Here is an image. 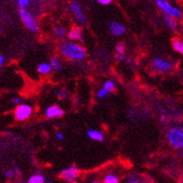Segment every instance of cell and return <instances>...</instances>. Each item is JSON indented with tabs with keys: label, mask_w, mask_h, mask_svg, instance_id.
Instances as JSON below:
<instances>
[{
	"label": "cell",
	"mask_w": 183,
	"mask_h": 183,
	"mask_svg": "<svg viewBox=\"0 0 183 183\" xmlns=\"http://www.w3.org/2000/svg\"><path fill=\"white\" fill-rule=\"evenodd\" d=\"M173 48L179 54H183V43L180 40H175L173 41Z\"/></svg>",
	"instance_id": "obj_18"
},
{
	"label": "cell",
	"mask_w": 183,
	"mask_h": 183,
	"mask_svg": "<svg viewBox=\"0 0 183 183\" xmlns=\"http://www.w3.org/2000/svg\"><path fill=\"white\" fill-rule=\"evenodd\" d=\"M33 108L28 104H20L14 111V117L17 121H25L32 115Z\"/></svg>",
	"instance_id": "obj_5"
},
{
	"label": "cell",
	"mask_w": 183,
	"mask_h": 183,
	"mask_svg": "<svg viewBox=\"0 0 183 183\" xmlns=\"http://www.w3.org/2000/svg\"><path fill=\"white\" fill-rule=\"evenodd\" d=\"M56 138H57L58 140H63V139H64V135H63L62 133H57V134H56Z\"/></svg>",
	"instance_id": "obj_30"
},
{
	"label": "cell",
	"mask_w": 183,
	"mask_h": 183,
	"mask_svg": "<svg viewBox=\"0 0 183 183\" xmlns=\"http://www.w3.org/2000/svg\"><path fill=\"white\" fill-rule=\"evenodd\" d=\"M20 17L22 21V22L25 24L30 31L32 32H37L38 31V24L34 16L31 14L29 11H27L25 9H21L20 10Z\"/></svg>",
	"instance_id": "obj_4"
},
{
	"label": "cell",
	"mask_w": 183,
	"mask_h": 183,
	"mask_svg": "<svg viewBox=\"0 0 183 183\" xmlns=\"http://www.w3.org/2000/svg\"><path fill=\"white\" fill-rule=\"evenodd\" d=\"M70 9L71 11L73 12V14L75 15L76 19L81 22V23H86V18L84 17L83 13H82V10H81V6L78 5L77 2H73L71 3L70 5Z\"/></svg>",
	"instance_id": "obj_9"
},
{
	"label": "cell",
	"mask_w": 183,
	"mask_h": 183,
	"mask_svg": "<svg viewBox=\"0 0 183 183\" xmlns=\"http://www.w3.org/2000/svg\"><path fill=\"white\" fill-rule=\"evenodd\" d=\"M78 173H80V171H78V169L76 166H71V167L64 169L61 172L60 178L65 181L75 182L78 177Z\"/></svg>",
	"instance_id": "obj_6"
},
{
	"label": "cell",
	"mask_w": 183,
	"mask_h": 183,
	"mask_svg": "<svg viewBox=\"0 0 183 183\" xmlns=\"http://www.w3.org/2000/svg\"><path fill=\"white\" fill-rule=\"evenodd\" d=\"M168 142L171 144V146L177 149L182 148L183 146V132L180 128H171L167 133Z\"/></svg>",
	"instance_id": "obj_2"
},
{
	"label": "cell",
	"mask_w": 183,
	"mask_h": 183,
	"mask_svg": "<svg viewBox=\"0 0 183 183\" xmlns=\"http://www.w3.org/2000/svg\"><path fill=\"white\" fill-rule=\"evenodd\" d=\"M103 88L106 89V90L109 92V93H111V92L115 89V83H114V81H108L105 82Z\"/></svg>",
	"instance_id": "obj_20"
},
{
	"label": "cell",
	"mask_w": 183,
	"mask_h": 183,
	"mask_svg": "<svg viewBox=\"0 0 183 183\" xmlns=\"http://www.w3.org/2000/svg\"><path fill=\"white\" fill-rule=\"evenodd\" d=\"M45 181V178L42 175H34L28 179V183H43Z\"/></svg>",
	"instance_id": "obj_15"
},
{
	"label": "cell",
	"mask_w": 183,
	"mask_h": 183,
	"mask_svg": "<svg viewBox=\"0 0 183 183\" xmlns=\"http://www.w3.org/2000/svg\"><path fill=\"white\" fill-rule=\"evenodd\" d=\"M156 4L165 14L172 17L174 19H179L182 16V12L176 7H173L170 5L165 0H156Z\"/></svg>",
	"instance_id": "obj_3"
},
{
	"label": "cell",
	"mask_w": 183,
	"mask_h": 183,
	"mask_svg": "<svg viewBox=\"0 0 183 183\" xmlns=\"http://www.w3.org/2000/svg\"><path fill=\"white\" fill-rule=\"evenodd\" d=\"M4 56L2 55V54H0V67H1V65L4 64Z\"/></svg>",
	"instance_id": "obj_31"
},
{
	"label": "cell",
	"mask_w": 183,
	"mask_h": 183,
	"mask_svg": "<svg viewBox=\"0 0 183 183\" xmlns=\"http://www.w3.org/2000/svg\"><path fill=\"white\" fill-rule=\"evenodd\" d=\"M104 182L105 183H118V182H119V179H118V178L115 175L109 174V175H108L106 178H105Z\"/></svg>",
	"instance_id": "obj_19"
},
{
	"label": "cell",
	"mask_w": 183,
	"mask_h": 183,
	"mask_svg": "<svg viewBox=\"0 0 183 183\" xmlns=\"http://www.w3.org/2000/svg\"><path fill=\"white\" fill-rule=\"evenodd\" d=\"M29 4V0H19L18 1V6L20 9H25Z\"/></svg>",
	"instance_id": "obj_24"
},
{
	"label": "cell",
	"mask_w": 183,
	"mask_h": 183,
	"mask_svg": "<svg viewBox=\"0 0 183 183\" xmlns=\"http://www.w3.org/2000/svg\"><path fill=\"white\" fill-rule=\"evenodd\" d=\"M64 114V110L61 109L59 107L55 106V105H52L46 109L45 110V115L49 119H54L56 117H61Z\"/></svg>",
	"instance_id": "obj_10"
},
{
	"label": "cell",
	"mask_w": 183,
	"mask_h": 183,
	"mask_svg": "<svg viewBox=\"0 0 183 183\" xmlns=\"http://www.w3.org/2000/svg\"><path fill=\"white\" fill-rule=\"evenodd\" d=\"M116 51L118 54H124V51H125V46L122 43H118L116 45Z\"/></svg>",
	"instance_id": "obj_23"
},
{
	"label": "cell",
	"mask_w": 183,
	"mask_h": 183,
	"mask_svg": "<svg viewBox=\"0 0 183 183\" xmlns=\"http://www.w3.org/2000/svg\"><path fill=\"white\" fill-rule=\"evenodd\" d=\"M109 92L106 90V89H104V88H102L101 90H99L98 92H97V97L98 98H100V99H102V98H105V97H107L108 95H109Z\"/></svg>",
	"instance_id": "obj_22"
},
{
	"label": "cell",
	"mask_w": 183,
	"mask_h": 183,
	"mask_svg": "<svg viewBox=\"0 0 183 183\" xmlns=\"http://www.w3.org/2000/svg\"><path fill=\"white\" fill-rule=\"evenodd\" d=\"M54 35L58 38H64L67 36V31H65L63 27H56L54 29Z\"/></svg>",
	"instance_id": "obj_17"
},
{
	"label": "cell",
	"mask_w": 183,
	"mask_h": 183,
	"mask_svg": "<svg viewBox=\"0 0 183 183\" xmlns=\"http://www.w3.org/2000/svg\"><path fill=\"white\" fill-rule=\"evenodd\" d=\"M11 101H12L13 104L16 105V106H18V105H20V104H22V99H21L20 97H13V98L11 99Z\"/></svg>",
	"instance_id": "obj_27"
},
{
	"label": "cell",
	"mask_w": 183,
	"mask_h": 183,
	"mask_svg": "<svg viewBox=\"0 0 183 183\" xmlns=\"http://www.w3.org/2000/svg\"><path fill=\"white\" fill-rule=\"evenodd\" d=\"M165 22H166V24L168 25V27H169L170 29L177 30L178 25H177V22H176V21L174 20V18L170 17V16H166V17H165Z\"/></svg>",
	"instance_id": "obj_16"
},
{
	"label": "cell",
	"mask_w": 183,
	"mask_h": 183,
	"mask_svg": "<svg viewBox=\"0 0 183 183\" xmlns=\"http://www.w3.org/2000/svg\"><path fill=\"white\" fill-rule=\"evenodd\" d=\"M153 65L155 67L156 69H158L160 71H164V72L172 70L174 67V64L171 62L164 60L163 58H160V57L153 58Z\"/></svg>",
	"instance_id": "obj_7"
},
{
	"label": "cell",
	"mask_w": 183,
	"mask_h": 183,
	"mask_svg": "<svg viewBox=\"0 0 183 183\" xmlns=\"http://www.w3.org/2000/svg\"><path fill=\"white\" fill-rule=\"evenodd\" d=\"M96 1L102 5H109L112 2V0H96Z\"/></svg>",
	"instance_id": "obj_28"
},
{
	"label": "cell",
	"mask_w": 183,
	"mask_h": 183,
	"mask_svg": "<svg viewBox=\"0 0 183 183\" xmlns=\"http://www.w3.org/2000/svg\"><path fill=\"white\" fill-rule=\"evenodd\" d=\"M50 67L52 69H54L56 71H60L62 69V64L60 62V60L56 57H54L50 59Z\"/></svg>",
	"instance_id": "obj_14"
},
{
	"label": "cell",
	"mask_w": 183,
	"mask_h": 183,
	"mask_svg": "<svg viewBox=\"0 0 183 183\" xmlns=\"http://www.w3.org/2000/svg\"><path fill=\"white\" fill-rule=\"evenodd\" d=\"M87 136L90 139L92 140H95V141H103L105 136L104 135L99 132L97 130H94V129H91L87 132Z\"/></svg>",
	"instance_id": "obj_11"
},
{
	"label": "cell",
	"mask_w": 183,
	"mask_h": 183,
	"mask_svg": "<svg viewBox=\"0 0 183 183\" xmlns=\"http://www.w3.org/2000/svg\"><path fill=\"white\" fill-rule=\"evenodd\" d=\"M128 182L131 183H136V182H139V178L136 176H131L128 178Z\"/></svg>",
	"instance_id": "obj_26"
},
{
	"label": "cell",
	"mask_w": 183,
	"mask_h": 183,
	"mask_svg": "<svg viewBox=\"0 0 183 183\" xmlns=\"http://www.w3.org/2000/svg\"><path fill=\"white\" fill-rule=\"evenodd\" d=\"M51 70H52V68L50 67V64H48V63H41V64H39L38 67H37L38 73H40L42 75L49 74Z\"/></svg>",
	"instance_id": "obj_13"
},
{
	"label": "cell",
	"mask_w": 183,
	"mask_h": 183,
	"mask_svg": "<svg viewBox=\"0 0 183 183\" xmlns=\"http://www.w3.org/2000/svg\"><path fill=\"white\" fill-rule=\"evenodd\" d=\"M60 51L64 57L75 61L82 60L86 56V50L83 47L71 42H64L60 46Z\"/></svg>",
	"instance_id": "obj_1"
},
{
	"label": "cell",
	"mask_w": 183,
	"mask_h": 183,
	"mask_svg": "<svg viewBox=\"0 0 183 183\" xmlns=\"http://www.w3.org/2000/svg\"><path fill=\"white\" fill-rule=\"evenodd\" d=\"M109 29L110 31V33L114 36H122L125 33L126 28L125 26L119 22H110L109 24Z\"/></svg>",
	"instance_id": "obj_8"
},
{
	"label": "cell",
	"mask_w": 183,
	"mask_h": 183,
	"mask_svg": "<svg viewBox=\"0 0 183 183\" xmlns=\"http://www.w3.org/2000/svg\"><path fill=\"white\" fill-rule=\"evenodd\" d=\"M56 95H57V97H58L59 99H65V98H67V97L68 96V94H67V92L65 91V90L60 89V90L57 91Z\"/></svg>",
	"instance_id": "obj_21"
},
{
	"label": "cell",
	"mask_w": 183,
	"mask_h": 183,
	"mask_svg": "<svg viewBox=\"0 0 183 183\" xmlns=\"http://www.w3.org/2000/svg\"><path fill=\"white\" fill-rule=\"evenodd\" d=\"M117 59L119 60V61H123V60H124V54H117Z\"/></svg>",
	"instance_id": "obj_29"
},
{
	"label": "cell",
	"mask_w": 183,
	"mask_h": 183,
	"mask_svg": "<svg viewBox=\"0 0 183 183\" xmlns=\"http://www.w3.org/2000/svg\"><path fill=\"white\" fill-rule=\"evenodd\" d=\"M5 176L9 179H11L15 177V172L12 171V170H7V171H5Z\"/></svg>",
	"instance_id": "obj_25"
},
{
	"label": "cell",
	"mask_w": 183,
	"mask_h": 183,
	"mask_svg": "<svg viewBox=\"0 0 183 183\" xmlns=\"http://www.w3.org/2000/svg\"><path fill=\"white\" fill-rule=\"evenodd\" d=\"M68 37L71 40H81L82 39V32L81 28H74L70 30L68 34Z\"/></svg>",
	"instance_id": "obj_12"
}]
</instances>
